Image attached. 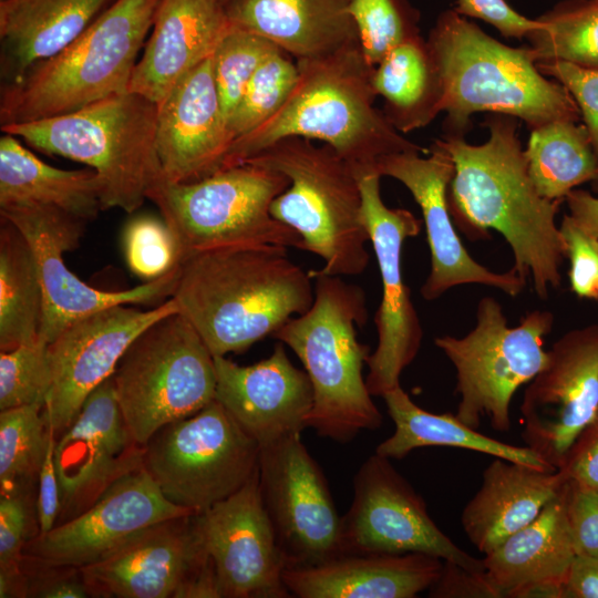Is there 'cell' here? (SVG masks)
<instances>
[{"instance_id":"obj_9","label":"cell","mask_w":598,"mask_h":598,"mask_svg":"<svg viewBox=\"0 0 598 598\" xmlns=\"http://www.w3.org/2000/svg\"><path fill=\"white\" fill-rule=\"evenodd\" d=\"M289 184L282 173L241 163L195 182L163 178L150 189L147 199L174 234L184 261L194 254L220 248H300L298 233L270 213L274 199Z\"/></svg>"},{"instance_id":"obj_44","label":"cell","mask_w":598,"mask_h":598,"mask_svg":"<svg viewBox=\"0 0 598 598\" xmlns=\"http://www.w3.org/2000/svg\"><path fill=\"white\" fill-rule=\"evenodd\" d=\"M34 494H1L0 497V585L16 590L25 582L23 549L31 534Z\"/></svg>"},{"instance_id":"obj_36","label":"cell","mask_w":598,"mask_h":598,"mask_svg":"<svg viewBox=\"0 0 598 598\" xmlns=\"http://www.w3.org/2000/svg\"><path fill=\"white\" fill-rule=\"evenodd\" d=\"M528 175L540 196L565 200L598 176V158L585 125L556 120L530 130L524 150Z\"/></svg>"},{"instance_id":"obj_12","label":"cell","mask_w":598,"mask_h":598,"mask_svg":"<svg viewBox=\"0 0 598 598\" xmlns=\"http://www.w3.org/2000/svg\"><path fill=\"white\" fill-rule=\"evenodd\" d=\"M259 453L215 399L159 429L144 445L143 466L169 502L198 514L239 491L257 472Z\"/></svg>"},{"instance_id":"obj_1","label":"cell","mask_w":598,"mask_h":598,"mask_svg":"<svg viewBox=\"0 0 598 598\" xmlns=\"http://www.w3.org/2000/svg\"><path fill=\"white\" fill-rule=\"evenodd\" d=\"M484 125L489 137L483 144L460 135L436 140L454 163L447 193L452 219L473 239L488 238L489 229L498 231L513 251L512 270L525 280L530 277L545 300L561 283L566 245L556 215L564 200L544 198L535 188L517 118L489 113Z\"/></svg>"},{"instance_id":"obj_14","label":"cell","mask_w":598,"mask_h":598,"mask_svg":"<svg viewBox=\"0 0 598 598\" xmlns=\"http://www.w3.org/2000/svg\"><path fill=\"white\" fill-rule=\"evenodd\" d=\"M80 570L91 597L219 598L196 514L159 522Z\"/></svg>"},{"instance_id":"obj_24","label":"cell","mask_w":598,"mask_h":598,"mask_svg":"<svg viewBox=\"0 0 598 598\" xmlns=\"http://www.w3.org/2000/svg\"><path fill=\"white\" fill-rule=\"evenodd\" d=\"M216 396L260 446L307 427L313 391L306 371L296 368L283 343L255 364L239 365L215 355Z\"/></svg>"},{"instance_id":"obj_18","label":"cell","mask_w":598,"mask_h":598,"mask_svg":"<svg viewBox=\"0 0 598 598\" xmlns=\"http://www.w3.org/2000/svg\"><path fill=\"white\" fill-rule=\"evenodd\" d=\"M597 412L598 324H589L566 332L547 351L545 367L524 392L522 439L558 470Z\"/></svg>"},{"instance_id":"obj_48","label":"cell","mask_w":598,"mask_h":598,"mask_svg":"<svg viewBox=\"0 0 598 598\" xmlns=\"http://www.w3.org/2000/svg\"><path fill=\"white\" fill-rule=\"evenodd\" d=\"M22 569L28 580V597H91L80 568L58 566L23 556Z\"/></svg>"},{"instance_id":"obj_40","label":"cell","mask_w":598,"mask_h":598,"mask_svg":"<svg viewBox=\"0 0 598 598\" xmlns=\"http://www.w3.org/2000/svg\"><path fill=\"white\" fill-rule=\"evenodd\" d=\"M349 10L373 66L394 47L420 37V13L408 0H350Z\"/></svg>"},{"instance_id":"obj_8","label":"cell","mask_w":598,"mask_h":598,"mask_svg":"<svg viewBox=\"0 0 598 598\" xmlns=\"http://www.w3.org/2000/svg\"><path fill=\"white\" fill-rule=\"evenodd\" d=\"M243 163L288 177L290 184L274 199L270 213L298 233L299 249L322 259L320 271L357 276L365 270L370 236L362 220V196L353 165L329 145L296 136L282 138Z\"/></svg>"},{"instance_id":"obj_49","label":"cell","mask_w":598,"mask_h":598,"mask_svg":"<svg viewBox=\"0 0 598 598\" xmlns=\"http://www.w3.org/2000/svg\"><path fill=\"white\" fill-rule=\"evenodd\" d=\"M433 598H503L504 592L486 570L474 571L458 564L443 560L441 574L429 588Z\"/></svg>"},{"instance_id":"obj_43","label":"cell","mask_w":598,"mask_h":598,"mask_svg":"<svg viewBox=\"0 0 598 598\" xmlns=\"http://www.w3.org/2000/svg\"><path fill=\"white\" fill-rule=\"evenodd\" d=\"M123 248L128 269L144 281L159 278L182 262L169 227L163 219L148 215L135 217L126 225Z\"/></svg>"},{"instance_id":"obj_19","label":"cell","mask_w":598,"mask_h":598,"mask_svg":"<svg viewBox=\"0 0 598 598\" xmlns=\"http://www.w3.org/2000/svg\"><path fill=\"white\" fill-rule=\"evenodd\" d=\"M175 312L172 297L148 310L116 305L72 322L49 343L52 385L43 414L56 439L73 423L87 396L112 377L135 338Z\"/></svg>"},{"instance_id":"obj_26","label":"cell","mask_w":598,"mask_h":598,"mask_svg":"<svg viewBox=\"0 0 598 598\" xmlns=\"http://www.w3.org/2000/svg\"><path fill=\"white\" fill-rule=\"evenodd\" d=\"M230 27L219 0H158L128 91L159 106L187 73L214 54Z\"/></svg>"},{"instance_id":"obj_53","label":"cell","mask_w":598,"mask_h":598,"mask_svg":"<svg viewBox=\"0 0 598 598\" xmlns=\"http://www.w3.org/2000/svg\"><path fill=\"white\" fill-rule=\"evenodd\" d=\"M565 585L567 598H598V556L576 555Z\"/></svg>"},{"instance_id":"obj_2","label":"cell","mask_w":598,"mask_h":598,"mask_svg":"<svg viewBox=\"0 0 598 598\" xmlns=\"http://www.w3.org/2000/svg\"><path fill=\"white\" fill-rule=\"evenodd\" d=\"M312 277L283 246L220 248L181 264L172 298L212 354L240 353L311 307Z\"/></svg>"},{"instance_id":"obj_33","label":"cell","mask_w":598,"mask_h":598,"mask_svg":"<svg viewBox=\"0 0 598 598\" xmlns=\"http://www.w3.org/2000/svg\"><path fill=\"white\" fill-rule=\"evenodd\" d=\"M382 398L394 423V432L377 446L375 453L381 456L401 460L419 447L450 446L488 454L539 471H556L528 446H516L486 436L456 415L423 410L401 385Z\"/></svg>"},{"instance_id":"obj_17","label":"cell","mask_w":598,"mask_h":598,"mask_svg":"<svg viewBox=\"0 0 598 598\" xmlns=\"http://www.w3.org/2000/svg\"><path fill=\"white\" fill-rule=\"evenodd\" d=\"M362 196V220L370 236L382 281V300L374 316L375 350L369 355L365 382L372 396L400 385L402 371L415 359L423 329L401 269L403 243L416 237L421 221L408 209L382 200L375 169H357Z\"/></svg>"},{"instance_id":"obj_39","label":"cell","mask_w":598,"mask_h":598,"mask_svg":"<svg viewBox=\"0 0 598 598\" xmlns=\"http://www.w3.org/2000/svg\"><path fill=\"white\" fill-rule=\"evenodd\" d=\"M298 78L297 62L281 49L268 56L249 81L227 122L230 144L270 117L285 102Z\"/></svg>"},{"instance_id":"obj_4","label":"cell","mask_w":598,"mask_h":598,"mask_svg":"<svg viewBox=\"0 0 598 598\" xmlns=\"http://www.w3.org/2000/svg\"><path fill=\"white\" fill-rule=\"evenodd\" d=\"M426 42L442 84L445 134L465 136L480 112L513 116L529 130L580 120L571 95L539 71L528 45L504 44L454 9L439 16Z\"/></svg>"},{"instance_id":"obj_51","label":"cell","mask_w":598,"mask_h":598,"mask_svg":"<svg viewBox=\"0 0 598 598\" xmlns=\"http://www.w3.org/2000/svg\"><path fill=\"white\" fill-rule=\"evenodd\" d=\"M558 470L567 480L598 491V412L577 435Z\"/></svg>"},{"instance_id":"obj_32","label":"cell","mask_w":598,"mask_h":598,"mask_svg":"<svg viewBox=\"0 0 598 598\" xmlns=\"http://www.w3.org/2000/svg\"><path fill=\"white\" fill-rule=\"evenodd\" d=\"M564 484L532 523L483 558L486 573L505 598L508 590L527 582L542 579L566 582L577 551L566 515Z\"/></svg>"},{"instance_id":"obj_52","label":"cell","mask_w":598,"mask_h":598,"mask_svg":"<svg viewBox=\"0 0 598 598\" xmlns=\"http://www.w3.org/2000/svg\"><path fill=\"white\" fill-rule=\"evenodd\" d=\"M56 437L52 432L42 464L35 498V515L39 533L51 530L58 522L61 511V491L54 463Z\"/></svg>"},{"instance_id":"obj_31","label":"cell","mask_w":598,"mask_h":598,"mask_svg":"<svg viewBox=\"0 0 598 598\" xmlns=\"http://www.w3.org/2000/svg\"><path fill=\"white\" fill-rule=\"evenodd\" d=\"M47 205L91 221L100 210L101 183L92 168L61 169L51 166L18 137L0 138V208Z\"/></svg>"},{"instance_id":"obj_50","label":"cell","mask_w":598,"mask_h":598,"mask_svg":"<svg viewBox=\"0 0 598 598\" xmlns=\"http://www.w3.org/2000/svg\"><path fill=\"white\" fill-rule=\"evenodd\" d=\"M454 10L463 17L485 21L505 38H527L540 27L538 19L522 16L506 0H455Z\"/></svg>"},{"instance_id":"obj_57","label":"cell","mask_w":598,"mask_h":598,"mask_svg":"<svg viewBox=\"0 0 598 598\" xmlns=\"http://www.w3.org/2000/svg\"><path fill=\"white\" fill-rule=\"evenodd\" d=\"M223 4L227 6L231 0H219Z\"/></svg>"},{"instance_id":"obj_47","label":"cell","mask_w":598,"mask_h":598,"mask_svg":"<svg viewBox=\"0 0 598 598\" xmlns=\"http://www.w3.org/2000/svg\"><path fill=\"white\" fill-rule=\"evenodd\" d=\"M564 499L577 555L598 556V491L567 480Z\"/></svg>"},{"instance_id":"obj_35","label":"cell","mask_w":598,"mask_h":598,"mask_svg":"<svg viewBox=\"0 0 598 598\" xmlns=\"http://www.w3.org/2000/svg\"><path fill=\"white\" fill-rule=\"evenodd\" d=\"M43 291L33 251L8 219L0 225V351L39 338Z\"/></svg>"},{"instance_id":"obj_28","label":"cell","mask_w":598,"mask_h":598,"mask_svg":"<svg viewBox=\"0 0 598 598\" xmlns=\"http://www.w3.org/2000/svg\"><path fill=\"white\" fill-rule=\"evenodd\" d=\"M350 0H231V25L258 34L299 59L360 45Z\"/></svg>"},{"instance_id":"obj_3","label":"cell","mask_w":598,"mask_h":598,"mask_svg":"<svg viewBox=\"0 0 598 598\" xmlns=\"http://www.w3.org/2000/svg\"><path fill=\"white\" fill-rule=\"evenodd\" d=\"M297 66L298 78L285 102L259 126L231 142L221 168L292 136L329 145L358 169H375L389 155L429 152L403 137L374 105V66L361 45L299 59Z\"/></svg>"},{"instance_id":"obj_20","label":"cell","mask_w":598,"mask_h":598,"mask_svg":"<svg viewBox=\"0 0 598 598\" xmlns=\"http://www.w3.org/2000/svg\"><path fill=\"white\" fill-rule=\"evenodd\" d=\"M190 514L196 513L169 502L143 466L114 482L82 514L31 537L23 556L82 568L104 559L146 528Z\"/></svg>"},{"instance_id":"obj_27","label":"cell","mask_w":598,"mask_h":598,"mask_svg":"<svg viewBox=\"0 0 598 598\" xmlns=\"http://www.w3.org/2000/svg\"><path fill=\"white\" fill-rule=\"evenodd\" d=\"M442 566L422 553L341 555L282 576L291 597L414 598L436 581Z\"/></svg>"},{"instance_id":"obj_13","label":"cell","mask_w":598,"mask_h":598,"mask_svg":"<svg viewBox=\"0 0 598 598\" xmlns=\"http://www.w3.org/2000/svg\"><path fill=\"white\" fill-rule=\"evenodd\" d=\"M259 492L287 568L341 556V517L300 434L260 446Z\"/></svg>"},{"instance_id":"obj_56","label":"cell","mask_w":598,"mask_h":598,"mask_svg":"<svg viewBox=\"0 0 598 598\" xmlns=\"http://www.w3.org/2000/svg\"><path fill=\"white\" fill-rule=\"evenodd\" d=\"M591 183V189L595 192V193H598V176L592 181L590 182Z\"/></svg>"},{"instance_id":"obj_58","label":"cell","mask_w":598,"mask_h":598,"mask_svg":"<svg viewBox=\"0 0 598 598\" xmlns=\"http://www.w3.org/2000/svg\"><path fill=\"white\" fill-rule=\"evenodd\" d=\"M596 1H598V0H596Z\"/></svg>"},{"instance_id":"obj_30","label":"cell","mask_w":598,"mask_h":598,"mask_svg":"<svg viewBox=\"0 0 598 598\" xmlns=\"http://www.w3.org/2000/svg\"><path fill=\"white\" fill-rule=\"evenodd\" d=\"M116 0H0L2 84L72 43Z\"/></svg>"},{"instance_id":"obj_29","label":"cell","mask_w":598,"mask_h":598,"mask_svg":"<svg viewBox=\"0 0 598 598\" xmlns=\"http://www.w3.org/2000/svg\"><path fill=\"white\" fill-rule=\"evenodd\" d=\"M494 458L461 515L466 537L484 555L532 523L567 481L559 470L539 471Z\"/></svg>"},{"instance_id":"obj_21","label":"cell","mask_w":598,"mask_h":598,"mask_svg":"<svg viewBox=\"0 0 598 598\" xmlns=\"http://www.w3.org/2000/svg\"><path fill=\"white\" fill-rule=\"evenodd\" d=\"M403 152L382 157L375 171L401 182L420 206L431 252V270L421 287L425 300H435L448 289L465 283L495 287L517 296L526 281L512 269L494 272L474 260L457 235L448 207V187L454 175L450 154L433 142L426 155Z\"/></svg>"},{"instance_id":"obj_22","label":"cell","mask_w":598,"mask_h":598,"mask_svg":"<svg viewBox=\"0 0 598 598\" xmlns=\"http://www.w3.org/2000/svg\"><path fill=\"white\" fill-rule=\"evenodd\" d=\"M143 457L144 445L132 436L110 377L56 439L54 463L61 491L56 525L82 514L114 482L143 467Z\"/></svg>"},{"instance_id":"obj_11","label":"cell","mask_w":598,"mask_h":598,"mask_svg":"<svg viewBox=\"0 0 598 598\" xmlns=\"http://www.w3.org/2000/svg\"><path fill=\"white\" fill-rule=\"evenodd\" d=\"M554 316L547 310L525 315L508 327L501 303L483 297L476 309V324L466 336L435 338V346L456 371L461 400L456 416L477 429L483 417L501 432L511 429L509 406L515 392L545 367L544 338L551 331Z\"/></svg>"},{"instance_id":"obj_23","label":"cell","mask_w":598,"mask_h":598,"mask_svg":"<svg viewBox=\"0 0 598 598\" xmlns=\"http://www.w3.org/2000/svg\"><path fill=\"white\" fill-rule=\"evenodd\" d=\"M219 598L291 597L285 561L259 492L258 470L235 494L196 514Z\"/></svg>"},{"instance_id":"obj_10","label":"cell","mask_w":598,"mask_h":598,"mask_svg":"<svg viewBox=\"0 0 598 598\" xmlns=\"http://www.w3.org/2000/svg\"><path fill=\"white\" fill-rule=\"evenodd\" d=\"M112 378L127 427L141 445L216 396L214 355L179 312L158 319L136 337Z\"/></svg>"},{"instance_id":"obj_55","label":"cell","mask_w":598,"mask_h":598,"mask_svg":"<svg viewBox=\"0 0 598 598\" xmlns=\"http://www.w3.org/2000/svg\"><path fill=\"white\" fill-rule=\"evenodd\" d=\"M506 598H567L566 585L559 579L536 580L508 590Z\"/></svg>"},{"instance_id":"obj_6","label":"cell","mask_w":598,"mask_h":598,"mask_svg":"<svg viewBox=\"0 0 598 598\" xmlns=\"http://www.w3.org/2000/svg\"><path fill=\"white\" fill-rule=\"evenodd\" d=\"M157 118L156 103L126 91L68 114L1 125V131L38 152L85 164L99 176L102 210L133 213L163 179Z\"/></svg>"},{"instance_id":"obj_34","label":"cell","mask_w":598,"mask_h":598,"mask_svg":"<svg viewBox=\"0 0 598 598\" xmlns=\"http://www.w3.org/2000/svg\"><path fill=\"white\" fill-rule=\"evenodd\" d=\"M373 87L383 111L401 133L426 126L442 112V84L421 35L394 47L375 66Z\"/></svg>"},{"instance_id":"obj_15","label":"cell","mask_w":598,"mask_h":598,"mask_svg":"<svg viewBox=\"0 0 598 598\" xmlns=\"http://www.w3.org/2000/svg\"><path fill=\"white\" fill-rule=\"evenodd\" d=\"M353 501L341 517V555L422 553L484 571L475 558L447 537L429 515L426 504L394 468L377 453L353 478Z\"/></svg>"},{"instance_id":"obj_25","label":"cell","mask_w":598,"mask_h":598,"mask_svg":"<svg viewBox=\"0 0 598 598\" xmlns=\"http://www.w3.org/2000/svg\"><path fill=\"white\" fill-rule=\"evenodd\" d=\"M229 145L212 55L158 106L156 146L163 178L187 183L207 177L221 168Z\"/></svg>"},{"instance_id":"obj_5","label":"cell","mask_w":598,"mask_h":598,"mask_svg":"<svg viewBox=\"0 0 598 598\" xmlns=\"http://www.w3.org/2000/svg\"><path fill=\"white\" fill-rule=\"evenodd\" d=\"M309 272L315 279L311 307L272 337L296 353L310 379L313 404L307 427L347 443L363 430L380 427L383 420L362 374L370 349L355 330L368 319L365 296L340 276Z\"/></svg>"},{"instance_id":"obj_38","label":"cell","mask_w":598,"mask_h":598,"mask_svg":"<svg viewBox=\"0 0 598 598\" xmlns=\"http://www.w3.org/2000/svg\"><path fill=\"white\" fill-rule=\"evenodd\" d=\"M43 408L33 404L0 412L1 494H34L53 432Z\"/></svg>"},{"instance_id":"obj_42","label":"cell","mask_w":598,"mask_h":598,"mask_svg":"<svg viewBox=\"0 0 598 598\" xmlns=\"http://www.w3.org/2000/svg\"><path fill=\"white\" fill-rule=\"evenodd\" d=\"M52 385L49 343L40 337L0 353V411L43 405Z\"/></svg>"},{"instance_id":"obj_16","label":"cell","mask_w":598,"mask_h":598,"mask_svg":"<svg viewBox=\"0 0 598 598\" xmlns=\"http://www.w3.org/2000/svg\"><path fill=\"white\" fill-rule=\"evenodd\" d=\"M29 243L43 291L39 337L52 342L69 324L116 305H147L172 297L181 265L164 276L126 290H101L89 286L65 265L63 254L75 249L86 221L47 205L0 208Z\"/></svg>"},{"instance_id":"obj_7","label":"cell","mask_w":598,"mask_h":598,"mask_svg":"<svg viewBox=\"0 0 598 598\" xmlns=\"http://www.w3.org/2000/svg\"><path fill=\"white\" fill-rule=\"evenodd\" d=\"M158 0H116L72 43L1 84L0 124L68 114L128 91Z\"/></svg>"},{"instance_id":"obj_46","label":"cell","mask_w":598,"mask_h":598,"mask_svg":"<svg viewBox=\"0 0 598 598\" xmlns=\"http://www.w3.org/2000/svg\"><path fill=\"white\" fill-rule=\"evenodd\" d=\"M559 230L570 261L571 290L579 298L598 299V238L582 230L569 214Z\"/></svg>"},{"instance_id":"obj_45","label":"cell","mask_w":598,"mask_h":598,"mask_svg":"<svg viewBox=\"0 0 598 598\" xmlns=\"http://www.w3.org/2000/svg\"><path fill=\"white\" fill-rule=\"evenodd\" d=\"M537 66L543 74L560 83L576 102L598 158V69L563 61L540 62Z\"/></svg>"},{"instance_id":"obj_41","label":"cell","mask_w":598,"mask_h":598,"mask_svg":"<svg viewBox=\"0 0 598 598\" xmlns=\"http://www.w3.org/2000/svg\"><path fill=\"white\" fill-rule=\"evenodd\" d=\"M277 50L271 41L234 25L223 37L213 54V70L226 123L257 69Z\"/></svg>"},{"instance_id":"obj_37","label":"cell","mask_w":598,"mask_h":598,"mask_svg":"<svg viewBox=\"0 0 598 598\" xmlns=\"http://www.w3.org/2000/svg\"><path fill=\"white\" fill-rule=\"evenodd\" d=\"M538 20L540 27L526 38L537 63L598 69V1L565 0Z\"/></svg>"},{"instance_id":"obj_54","label":"cell","mask_w":598,"mask_h":598,"mask_svg":"<svg viewBox=\"0 0 598 598\" xmlns=\"http://www.w3.org/2000/svg\"><path fill=\"white\" fill-rule=\"evenodd\" d=\"M569 215L590 236L598 238V197L587 190L573 189L565 197Z\"/></svg>"}]
</instances>
